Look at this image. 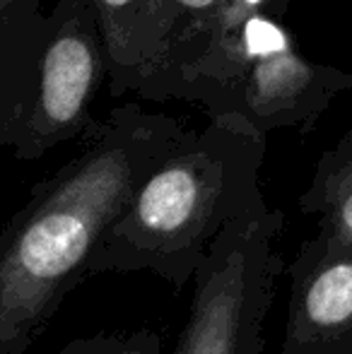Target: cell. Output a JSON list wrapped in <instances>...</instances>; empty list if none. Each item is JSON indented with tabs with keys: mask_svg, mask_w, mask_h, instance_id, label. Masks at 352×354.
Segmentation results:
<instances>
[{
	"mask_svg": "<svg viewBox=\"0 0 352 354\" xmlns=\"http://www.w3.org/2000/svg\"><path fill=\"white\" fill-rule=\"evenodd\" d=\"M191 128L140 104L111 109L85 147L32 188L0 232V354H27L147 174Z\"/></svg>",
	"mask_w": 352,
	"mask_h": 354,
	"instance_id": "obj_1",
	"label": "cell"
},
{
	"mask_svg": "<svg viewBox=\"0 0 352 354\" xmlns=\"http://www.w3.org/2000/svg\"><path fill=\"white\" fill-rule=\"evenodd\" d=\"M266 138L237 118H212L147 174L87 263V277L152 272L181 292L234 217L266 201Z\"/></svg>",
	"mask_w": 352,
	"mask_h": 354,
	"instance_id": "obj_2",
	"label": "cell"
},
{
	"mask_svg": "<svg viewBox=\"0 0 352 354\" xmlns=\"http://www.w3.org/2000/svg\"><path fill=\"white\" fill-rule=\"evenodd\" d=\"M17 0L0 12V149L34 162L85 138L106 84V58L87 0Z\"/></svg>",
	"mask_w": 352,
	"mask_h": 354,
	"instance_id": "obj_3",
	"label": "cell"
},
{
	"mask_svg": "<svg viewBox=\"0 0 352 354\" xmlns=\"http://www.w3.org/2000/svg\"><path fill=\"white\" fill-rule=\"evenodd\" d=\"M352 92V73L311 63L275 15H254L191 66L142 99L191 102L212 118H237L256 136L295 128L309 133L331 102Z\"/></svg>",
	"mask_w": 352,
	"mask_h": 354,
	"instance_id": "obj_4",
	"label": "cell"
},
{
	"mask_svg": "<svg viewBox=\"0 0 352 354\" xmlns=\"http://www.w3.org/2000/svg\"><path fill=\"white\" fill-rule=\"evenodd\" d=\"M285 214L266 201L234 217L193 277L188 316L172 354H263V323L285 272Z\"/></svg>",
	"mask_w": 352,
	"mask_h": 354,
	"instance_id": "obj_5",
	"label": "cell"
},
{
	"mask_svg": "<svg viewBox=\"0 0 352 354\" xmlns=\"http://www.w3.org/2000/svg\"><path fill=\"white\" fill-rule=\"evenodd\" d=\"M282 275L290 299L280 354H352V253L314 234Z\"/></svg>",
	"mask_w": 352,
	"mask_h": 354,
	"instance_id": "obj_6",
	"label": "cell"
},
{
	"mask_svg": "<svg viewBox=\"0 0 352 354\" xmlns=\"http://www.w3.org/2000/svg\"><path fill=\"white\" fill-rule=\"evenodd\" d=\"M106 58L111 97L140 94L157 77L165 56L160 0H87Z\"/></svg>",
	"mask_w": 352,
	"mask_h": 354,
	"instance_id": "obj_7",
	"label": "cell"
},
{
	"mask_svg": "<svg viewBox=\"0 0 352 354\" xmlns=\"http://www.w3.org/2000/svg\"><path fill=\"white\" fill-rule=\"evenodd\" d=\"M297 207L316 219V234L326 243L352 253V121L345 136L319 157Z\"/></svg>",
	"mask_w": 352,
	"mask_h": 354,
	"instance_id": "obj_8",
	"label": "cell"
},
{
	"mask_svg": "<svg viewBox=\"0 0 352 354\" xmlns=\"http://www.w3.org/2000/svg\"><path fill=\"white\" fill-rule=\"evenodd\" d=\"M160 3L165 56H162V68L157 77L140 89V97H145L152 87L165 82L178 68L191 66L205 53V48L212 41L225 0H160Z\"/></svg>",
	"mask_w": 352,
	"mask_h": 354,
	"instance_id": "obj_9",
	"label": "cell"
},
{
	"mask_svg": "<svg viewBox=\"0 0 352 354\" xmlns=\"http://www.w3.org/2000/svg\"><path fill=\"white\" fill-rule=\"evenodd\" d=\"M58 354H172L165 347L162 333L152 328L138 330L97 333V335L75 337Z\"/></svg>",
	"mask_w": 352,
	"mask_h": 354,
	"instance_id": "obj_10",
	"label": "cell"
},
{
	"mask_svg": "<svg viewBox=\"0 0 352 354\" xmlns=\"http://www.w3.org/2000/svg\"><path fill=\"white\" fill-rule=\"evenodd\" d=\"M282 8H285V0H225L220 10V17H217V27H215V34H212L210 46H215L217 41H222V39H227L230 34H234L237 29H239L246 19L254 17V15H261V12L280 15Z\"/></svg>",
	"mask_w": 352,
	"mask_h": 354,
	"instance_id": "obj_11",
	"label": "cell"
},
{
	"mask_svg": "<svg viewBox=\"0 0 352 354\" xmlns=\"http://www.w3.org/2000/svg\"><path fill=\"white\" fill-rule=\"evenodd\" d=\"M17 3V0H0V12H3V10H8L10 5H15Z\"/></svg>",
	"mask_w": 352,
	"mask_h": 354,
	"instance_id": "obj_12",
	"label": "cell"
}]
</instances>
